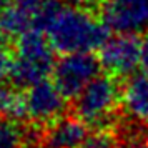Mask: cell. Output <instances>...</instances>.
Here are the masks:
<instances>
[{
    "mask_svg": "<svg viewBox=\"0 0 148 148\" xmlns=\"http://www.w3.org/2000/svg\"><path fill=\"white\" fill-rule=\"evenodd\" d=\"M45 0H14L12 5H14L20 14H23L27 18L32 20V25H34V20H35V15L38 12L40 5L43 3Z\"/></svg>",
    "mask_w": 148,
    "mask_h": 148,
    "instance_id": "4fadbf2b",
    "label": "cell"
},
{
    "mask_svg": "<svg viewBox=\"0 0 148 148\" xmlns=\"http://www.w3.org/2000/svg\"><path fill=\"white\" fill-rule=\"evenodd\" d=\"M12 63H14V50L10 48V45L0 47V82H5V78L10 77Z\"/></svg>",
    "mask_w": 148,
    "mask_h": 148,
    "instance_id": "5bb4252c",
    "label": "cell"
},
{
    "mask_svg": "<svg viewBox=\"0 0 148 148\" xmlns=\"http://www.w3.org/2000/svg\"><path fill=\"white\" fill-rule=\"evenodd\" d=\"M98 58L103 70L115 78H128L141 67V40L138 35L116 34L100 48Z\"/></svg>",
    "mask_w": 148,
    "mask_h": 148,
    "instance_id": "8992f818",
    "label": "cell"
},
{
    "mask_svg": "<svg viewBox=\"0 0 148 148\" xmlns=\"http://www.w3.org/2000/svg\"><path fill=\"white\" fill-rule=\"evenodd\" d=\"M25 141L27 133L18 121L0 116V148H22Z\"/></svg>",
    "mask_w": 148,
    "mask_h": 148,
    "instance_id": "8fae6325",
    "label": "cell"
},
{
    "mask_svg": "<svg viewBox=\"0 0 148 148\" xmlns=\"http://www.w3.org/2000/svg\"><path fill=\"white\" fill-rule=\"evenodd\" d=\"M88 136V125L75 115H63L45 125L42 132L43 148H82Z\"/></svg>",
    "mask_w": 148,
    "mask_h": 148,
    "instance_id": "ba28073f",
    "label": "cell"
},
{
    "mask_svg": "<svg viewBox=\"0 0 148 148\" xmlns=\"http://www.w3.org/2000/svg\"><path fill=\"white\" fill-rule=\"evenodd\" d=\"M98 17L113 34H148V0H100Z\"/></svg>",
    "mask_w": 148,
    "mask_h": 148,
    "instance_id": "5b68a950",
    "label": "cell"
},
{
    "mask_svg": "<svg viewBox=\"0 0 148 148\" xmlns=\"http://www.w3.org/2000/svg\"><path fill=\"white\" fill-rule=\"evenodd\" d=\"M27 98V116L37 125H48L65 115L68 100L62 93L55 82L42 80L32 85L25 92Z\"/></svg>",
    "mask_w": 148,
    "mask_h": 148,
    "instance_id": "52a82bcc",
    "label": "cell"
},
{
    "mask_svg": "<svg viewBox=\"0 0 148 148\" xmlns=\"http://www.w3.org/2000/svg\"><path fill=\"white\" fill-rule=\"evenodd\" d=\"M101 63L98 55L92 52H73L63 53L55 62L53 82L68 100H73L83 88L101 72Z\"/></svg>",
    "mask_w": 148,
    "mask_h": 148,
    "instance_id": "277c9868",
    "label": "cell"
},
{
    "mask_svg": "<svg viewBox=\"0 0 148 148\" xmlns=\"http://www.w3.org/2000/svg\"><path fill=\"white\" fill-rule=\"evenodd\" d=\"M60 53L93 52L110 38V28L88 7L65 5L45 32Z\"/></svg>",
    "mask_w": 148,
    "mask_h": 148,
    "instance_id": "6da1fadb",
    "label": "cell"
},
{
    "mask_svg": "<svg viewBox=\"0 0 148 148\" xmlns=\"http://www.w3.org/2000/svg\"><path fill=\"white\" fill-rule=\"evenodd\" d=\"M145 148H148V147H145Z\"/></svg>",
    "mask_w": 148,
    "mask_h": 148,
    "instance_id": "e0dca14e",
    "label": "cell"
},
{
    "mask_svg": "<svg viewBox=\"0 0 148 148\" xmlns=\"http://www.w3.org/2000/svg\"><path fill=\"white\" fill-rule=\"evenodd\" d=\"M121 108L130 118L148 123V73H133L125 78Z\"/></svg>",
    "mask_w": 148,
    "mask_h": 148,
    "instance_id": "9c48e42d",
    "label": "cell"
},
{
    "mask_svg": "<svg viewBox=\"0 0 148 148\" xmlns=\"http://www.w3.org/2000/svg\"><path fill=\"white\" fill-rule=\"evenodd\" d=\"M73 115L90 128H112L116 123L121 107V88L118 78L110 73H100L75 97Z\"/></svg>",
    "mask_w": 148,
    "mask_h": 148,
    "instance_id": "3957f363",
    "label": "cell"
},
{
    "mask_svg": "<svg viewBox=\"0 0 148 148\" xmlns=\"http://www.w3.org/2000/svg\"><path fill=\"white\" fill-rule=\"evenodd\" d=\"M141 70L148 73V34L141 42Z\"/></svg>",
    "mask_w": 148,
    "mask_h": 148,
    "instance_id": "9a60e30c",
    "label": "cell"
},
{
    "mask_svg": "<svg viewBox=\"0 0 148 148\" xmlns=\"http://www.w3.org/2000/svg\"><path fill=\"white\" fill-rule=\"evenodd\" d=\"M0 116L14 121L28 118L25 92L12 82H0Z\"/></svg>",
    "mask_w": 148,
    "mask_h": 148,
    "instance_id": "30bf717a",
    "label": "cell"
},
{
    "mask_svg": "<svg viewBox=\"0 0 148 148\" xmlns=\"http://www.w3.org/2000/svg\"><path fill=\"white\" fill-rule=\"evenodd\" d=\"M12 2H14V0H0V12H2L3 8H7Z\"/></svg>",
    "mask_w": 148,
    "mask_h": 148,
    "instance_id": "2e32d148",
    "label": "cell"
},
{
    "mask_svg": "<svg viewBox=\"0 0 148 148\" xmlns=\"http://www.w3.org/2000/svg\"><path fill=\"white\" fill-rule=\"evenodd\" d=\"M55 50L48 35L43 30L30 28L17 37L14 47V63L10 70V82L22 90L30 88L53 73Z\"/></svg>",
    "mask_w": 148,
    "mask_h": 148,
    "instance_id": "7a4b0ae2",
    "label": "cell"
},
{
    "mask_svg": "<svg viewBox=\"0 0 148 148\" xmlns=\"http://www.w3.org/2000/svg\"><path fill=\"white\" fill-rule=\"evenodd\" d=\"M82 148H120V140L110 128H97L88 133Z\"/></svg>",
    "mask_w": 148,
    "mask_h": 148,
    "instance_id": "7c38bea8",
    "label": "cell"
}]
</instances>
